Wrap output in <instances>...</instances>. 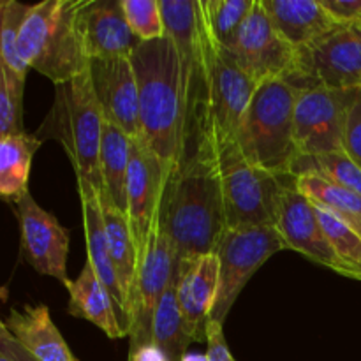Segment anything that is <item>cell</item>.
<instances>
[{
	"label": "cell",
	"instance_id": "1",
	"mask_svg": "<svg viewBox=\"0 0 361 361\" xmlns=\"http://www.w3.org/2000/svg\"><path fill=\"white\" fill-rule=\"evenodd\" d=\"M157 226L169 238L178 261L215 252L226 229L215 137L168 176Z\"/></svg>",
	"mask_w": 361,
	"mask_h": 361
},
{
	"label": "cell",
	"instance_id": "2",
	"mask_svg": "<svg viewBox=\"0 0 361 361\" xmlns=\"http://www.w3.org/2000/svg\"><path fill=\"white\" fill-rule=\"evenodd\" d=\"M140 95L141 137L171 175L183 154V87L178 49L168 34L129 56Z\"/></svg>",
	"mask_w": 361,
	"mask_h": 361
},
{
	"label": "cell",
	"instance_id": "3",
	"mask_svg": "<svg viewBox=\"0 0 361 361\" xmlns=\"http://www.w3.org/2000/svg\"><path fill=\"white\" fill-rule=\"evenodd\" d=\"M166 34L175 41L182 67L183 154L180 166L214 140L212 123V59L214 35L200 0H159ZM178 166V168H180Z\"/></svg>",
	"mask_w": 361,
	"mask_h": 361
},
{
	"label": "cell",
	"instance_id": "4",
	"mask_svg": "<svg viewBox=\"0 0 361 361\" xmlns=\"http://www.w3.org/2000/svg\"><path fill=\"white\" fill-rule=\"evenodd\" d=\"M85 0H42L34 4L21 28L18 51L28 69L67 83L88 71L87 51L80 30Z\"/></svg>",
	"mask_w": 361,
	"mask_h": 361
},
{
	"label": "cell",
	"instance_id": "5",
	"mask_svg": "<svg viewBox=\"0 0 361 361\" xmlns=\"http://www.w3.org/2000/svg\"><path fill=\"white\" fill-rule=\"evenodd\" d=\"M104 116L92 88L90 74L55 85V101L35 136L44 143L56 140L69 157L78 180L104 190L101 175V143Z\"/></svg>",
	"mask_w": 361,
	"mask_h": 361
},
{
	"label": "cell",
	"instance_id": "6",
	"mask_svg": "<svg viewBox=\"0 0 361 361\" xmlns=\"http://www.w3.org/2000/svg\"><path fill=\"white\" fill-rule=\"evenodd\" d=\"M298 88L286 80H268L257 87L238 129V147L250 164L277 176H293L300 159L295 137Z\"/></svg>",
	"mask_w": 361,
	"mask_h": 361
},
{
	"label": "cell",
	"instance_id": "7",
	"mask_svg": "<svg viewBox=\"0 0 361 361\" xmlns=\"http://www.w3.org/2000/svg\"><path fill=\"white\" fill-rule=\"evenodd\" d=\"M224 196L226 228L242 226H275L279 204L286 187L296 182L295 176H277L243 157L238 141L217 143Z\"/></svg>",
	"mask_w": 361,
	"mask_h": 361
},
{
	"label": "cell",
	"instance_id": "8",
	"mask_svg": "<svg viewBox=\"0 0 361 361\" xmlns=\"http://www.w3.org/2000/svg\"><path fill=\"white\" fill-rule=\"evenodd\" d=\"M284 249L288 247L275 226L226 228L215 247L221 261V284L210 321L224 323L249 279Z\"/></svg>",
	"mask_w": 361,
	"mask_h": 361
},
{
	"label": "cell",
	"instance_id": "9",
	"mask_svg": "<svg viewBox=\"0 0 361 361\" xmlns=\"http://www.w3.org/2000/svg\"><path fill=\"white\" fill-rule=\"evenodd\" d=\"M286 81L298 90L326 87L334 90H361V23L341 25L309 48Z\"/></svg>",
	"mask_w": 361,
	"mask_h": 361
},
{
	"label": "cell",
	"instance_id": "10",
	"mask_svg": "<svg viewBox=\"0 0 361 361\" xmlns=\"http://www.w3.org/2000/svg\"><path fill=\"white\" fill-rule=\"evenodd\" d=\"M356 90L310 87L298 90L295 106V137L300 157L344 150L349 108Z\"/></svg>",
	"mask_w": 361,
	"mask_h": 361
},
{
	"label": "cell",
	"instance_id": "11",
	"mask_svg": "<svg viewBox=\"0 0 361 361\" xmlns=\"http://www.w3.org/2000/svg\"><path fill=\"white\" fill-rule=\"evenodd\" d=\"M176 252L164 231L155 228L150 243L137 264L136 281L130 293L129 341L130 349L150 344L157 307L176 274Z\"/></svg>",
	"mask_w": 361,
	"mask_h": 361
},
{
	"label": "cell",
	"instance_id": "12",
	"mask_svg": "<svg viewBox=\"0 0 361 361\" xmlns=\"http://www.w3.org/2000/svg\"><path fill=\"white\" fill-rule=\"evenodd\" d=\"M224 49L259 85L288 80L298 60V51L279 34L261 0H256L245 23Z\"/></svg>",
	"mask_w": 361,
	"mask_h": 361
},
{
	"label": "cell",
	"instance_id": "13",
	"mask_svg": "<svg viewBox=\"0 0 361 361\" xmlns=\"http://www.w3.org/2000/svg\"><path fill=\"white\" fill-rule=\"evenodd\" d=\"M168 175L157 155L143 137L130 140V164L127 173V219L140 257L157 228L162 192Z\"/></svg>",
	"mask_w": 361,
	"mask_h": 361
},
{
	"label": "cell",
	"instance_id": "14",
	"mask_svg": "<svg viewBox=\"0 0 361 361\" xmlns=\"http://www.w3.org/2000/svg\"><path fill=\"white\" fill-rule=\"evenodd\" d=\"M16 217L21 229V256L37 274L69 284L67 279V254L69 231L55 215L39 207L28 192L16 204Z\"/></svg>",
	"mask_w": 361,
	"mask_h": 361
},
{
	"label": "cell",
	"instance_id": "15",
	"mask_svg": "<svg viewBox=\"0 0 361 361\" xmlns=\"http://www.w3.org/2000/svg\"><path fill=\"white\" fill-rule=\"evenodd\" d=\"M257 87L259 83L215 41L212 59V123L217 143L236 141L240 123Z\"/></svg>",
	"mask_w": 361,
	"mask_h": 361
},
{
	"label": "cell",
	"instance_id": "16",
	"mask_svg": "<svg viewBox=\"0 0 361 361\" xmlns=\"http://www.w3.org/2000/svg\"><path fill=\"white\" fill-rule=\"evenodd\" d=\"M88 74L104 120L118 126L130 140L141 137L140 95L129 56L90 60Z\"/></svg>",
	"mask_w": 361,
	"mask_h": 361
},
{
	"label": "cell",
	"instance_id": "17",
	"mask_svg": "<svg viewBox=\"0 0 361 361\" xmlns=\"http://www.w3.org/2000/svg\"><path fill=\"white\" fill-rule=\"evenodd\" d=\"M176 300L192 342H207V326L221 284V261L215 252L183 257L176 264Z\"/></svg>",
	"mask_w": 361,
	"mask_h": 361
},
{
	"label": "cell",
	"instance_id": "18",
	"mask_svg": "<svg viewBox=\"0 0 361 361\" xmlns=\"http://www.w3.org/2000/svg\"><path fill=\"white\" fill-rule=\"evenodd\" d=\"M275 228L281 233L288 249L296 250L307 259L341 274V264L321 226L316 207L296 189V182L286 187L282 192Z\"/></svg>",
	"mask_w": 361,
	"mask_h": 361
},
{
	"label": "cell",
	"instance_id": "19",
	"mask_svg": "<svg viewBox=\"0 0 361 361\" xmlns=\"http://www.w3.org/2000/svg\"><path fill=\"white\" fill-rule=\"evenodd\" d=\"M80 30L88 60L130 56L143 42L130 28L122 0H85Z\"/></svg>",
	"mask_w": 361,
	"mask_h": 361
},
{
	"label": "cell",
	"instance_id": "20",
	"mask_svg": "<svg viewBox=\"0 0 361 361\" xmlns=\"http://www.w3.org/2000/svg\"><path fill=\"white\" fill-rule=\"evenodd\" d=\"M78 190H80L81 210H83L88 263L92 264L99 281L108 289L120 324L127 331V338H129V302H127V296L123 293L122 284H120L118 274H116L115 263L111 259V252H109L104 219H102V210L101 204H99V192L92 183L85 182V180H78Z\"/></svg>",
	"mask_w": 361,
	"mask_h": 361
},
{
	"label": "cell",
	"instance_id": "21",
	"mask_svg": "<svg viewBox=\"0 0 361 361\" xmlns=\"http://www.w3.org/2000/svg\"><path fill=\"white\" fill-rule=\"evenodd\" d=\"M2 326L34 360L78 361L49 317L48 307L42 303L11 309Z\"/></svg>",
	"mask_w": 361,
	"mask_h": 361
},
{
	"label": "cell",
	"instance_id": "22",
	"mask_svg": "<svg viewBox=\"0 0 361 361\" xmlns=\"http://www.w3.org/2000/svg\"><path fill=\"white\" fill-rule=\"evenodd\" d=\"M279 34L296 49L309 48L341 25L321 0H261Z\"/></svg>",
	"mask_w": 361,
	"mask_h": 361
},
{
	"label": "cell",
	"instance_id": "23",
	"mask_svg": "<svg viewBox=\"0 0 361 361\" xmlns=\"http://www.w3.org/2000/svg\"><path fill=\"white\" fill-rule=\"evenodd\" d=\"M66 288L69 291L67 310H69L71 316L90 321L113 341L127 337V331L120 324L108 289L99 281L88 261L85 263L83 270L78 275L76 281H71Z\"/></svg>",
	"mask_w": 361,
	"mask_h": 361
},
{
	"label": "cell",
	"instance_id": "24",
	"mask_svg": "<svg viewBox=\"0 0 361 361\" xmlns=\"http://www.w3.org/2000/svg\"><path fill=\"white\" fill-rule=\"evenodd\" d=\"M42 141L35 134L21 133L0 137V197L16 207L30 190L32 161Z\"/></svg>",
	"mask_w": 361,
	"mask_h": 361
},
{
	"label": "cell",
	"instance_id": "25",
	"mask_svg": "<svg viewBox=\"0 0 361 361\" xmlns=\"http://www.w3.org/2000/svg\"><path fill=\"white\" fill-rule=\"evenodd\" d=\"M99 204H101L102 219H104L106 236H108L111 259L115 263L120 284H122V289L126 293L127 302H129L130 307V293H133L137 264H140V254H137L136 242H134L133 229H130L127 214H123L113 203L106 190L99 192Z\"/></svg>",
	"mask_w": 361,
	"mask_h": 361
},
{
	"label": "cell",
	"instance_id": "26",
	"mask_svg": "<svg viewBox=\"0 0 361 361\" xmlns=\"http://www.w3.org/2000/svg\"><path fill=\"white\" fill-rule=\"evenodd\" d=\"M130 164V137L104 120L101 143V175L102 185L113 203L127 214V173Z\"/></svg>",
	"mask_w": 361,
	"mask_h": 361
},
{
	"label": "cell",
	"instance_id": "27",
	"mask_svg": "<svg viewBox=\"0 0 361 361\" xmlns=\"http://www.w3.org/2000/svg\"><path fill=\"white\" fill-rule=\"evenodd\" d=\"M296 189L316 207L324 208L361 236V196L314 173L296 176Z\"/></svg>",
	"mask_w": 361,
	"mask_h": 361
},
{
	"label": "cell",
	"instance_id": "28",
	"mask_svg": "<svg viewBox=\"0 0 361 361\" xmlns=\"http://www.w3.org/2000/svg\"><path fill=\"white\" fill-rule=\"evenodd\" d=\"M176 275V274H175ZM152 341L164 351L169 361H182L187 355V348L192 344L189 331H187L185 321L180 312L178 300H176V284L175 279L169 288L166 289L157 312L154 317V330H152Z\"/></svg>",
	"mask_w": 361,
	"mask_h": 361
},
{
	"label": "cell",
	"instance_id": "29",
	"mask_svg": "<svg viewBox=\"0 0 361 361\" xmlns=\"http://www.w3.org/2000/svg\"><path fill=\"white\" fill-rule=\"evenodd\" d=\"M316 210L328 242L341 264V275L361 281V236L331 212L319 207H316Z\"/></svg>",
	"mask_w": 361,
	"mask_h": 361
},
{
	"label": "cell",
	"instance_id": "30",
	"mask_svg": "<svg viewBox=\"0 0 361 361\" xmlns=\"http://www.w3.org/2000/svg\"><path fill=\"white\" fill-rule=\"evenodd\" d=\"M32 7L18 0H2L0 2V60L2 66L13 71L20 78L27 80L28 66L23 62L18 51L21 28L30 16Z\"/></svg>",
	"mask_w": 361,
	"mask_h": 361
},
{
	"label": "cell",
	"instance_id": "31",
	"mask_svg": "<svg viewBox=\"0 0 361 361\" xmlns=\"http://www.w3.org/2000/svg\"><path fill=\"white\" fill-rule=\"evenodd\" d=\"M303 173L323 176L361 196V168L344 150L314 155V157H300L293 166L291 175L296 178Z\"/></svg>",
	"mask_w": 361,
	"mask_h": 361
},
{
	"label": "cell",
	"instance_id": "32",
	"mask_svg": "<svg viewBox=\"0 0 361 361\" xmlns=\"http://www.w3.org/2000/svg\"><path fill=\"white\" fill-rule=\"evenodd\" d=\"M215 41L228 48L249 18L256 0H200Z\"/></svg>",
	"mask_w": 361,
	"mask_h": 361
},
{
	"label": "cell",
	"instance_id": "33",
	"mask_svg": "<svg viewBox=\"0 0 361 361\" xmlns=\"http://www.w3.org/2000/svg\"><path fill=\"white\" fill-rule=\"evenodd\" d=\"M25 81L0 63V137L25 133L23 90Z\"/></svg>",
	"mask_w": 361,
	"mask_h": 361
},
{
	"label": "cell",
	"instance_id": "34",
	"mask_svg": "<svg viewBox=\"0 0 361 361\" xmlns=\"http://www.w3.org/2000/svg\"><path fill=\"white\" fill-rule=\"evenodd\" d=\"M123 13L140 41H155L166 35L159 0H122Z\"/></svg>",
	"mask_w": 361,
	"mask_h": 361
},
{
	"label": "cell",
	"instance_id": "35",
	"mask_svg": "<svg viewBox=\"0 0 361 361\" xmlns=\"http://www.w3.org/2000/svg\"><path fill=\"white\" fill-rule=\"evenodd\" d=\"M344 152L361 168V90H356L345 126Z\"/></svg>",
	"mask_w": 361,
	"mask_h": 361
},
{
	"label": "cell",
	"instance_id": "36",
	"mask_svg": "<svg viewBox=\"0 0 361 361\" xmlns=\"http://www.w3.org/2000/svg\"><path fill=\"white\" fill-rule=\"evenodd\" d=\"M338 25L361 23V0H321Z\"/></svg>",
	"mask_w": 361,
	"mask_h": 361
},
{
	"label": "cell",
	"instance_id": "37",
	"mask_svg": "<svg viewBox=\"0 0 361 361\" xmlns=\"http://www.w3.org/2000/svg\"><path fill=\"white\" fill-rule=\"evenodd\" d=\"M207 345V355L210 361H235L231 351H229L228 344H226L222 324L217 323V321H208Z\"/></svg>",
	"mask_w": 361,
	"mask_h": 361
},
{
	"label": "cell",
	"instance_id": "38",
	"mask_svg": "<svg viewBox=\"0 0 361 361\" xmlns=\"http://www.w3.org/2000/svg\"><path fill=\"white\" fill-rule=\"evenodd\" d=\"M129 361H169L161 348L155 342L145 344L141 348L129 351Z\"/></svg>",
	"mask_w": 361,
	"mask_h": 361
},
{
	"label": "cell",
	"instance_id": "39",
	"mask_svg": "<svg viewBox=\"0 0 361 361\" xmlns=\"http://www.w3.org/2000/svg\"><path fill=\"white\" fill-rule=\"evenodd\" d=\"M0 345H4L16 361H37L32 358V356L28 355L13 337H11V334L2 326V324H0Z\"/></svg>",
	"mask_w": 361,
	"mask_h": 361
},
{
	"label": "cell",
	"instance_id": "40",
	"mask_svg": "<svg viewBox=\"0 0 361 361\" xmlns=\"http://www.w3.org/2000/svg\"><path fill=\"white\" fill-rule=\"evenodd\" d=\"M182 361H210V360H208V355H203V353H187Z\"/></svg>",
	"mask_w": 361,
	"mask_h": 361
},
{
	"label": "cell",
	"instance_id": "41",
	"mask_svg": "<svg viewBox=\"0 0 361 361\" xmlns=\"http://www.w3.org/2000/svg\"><path fill=\"white\" fill-rule=\"evenodd\" d=\"M0 361H16L4 345H0Z\"/></svg>",
	"mask_w": 361,
	"mask_h": 361
}]
</instances>
